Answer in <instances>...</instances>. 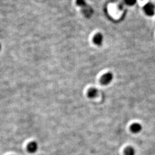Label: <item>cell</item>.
Masks as SVG:
<instances>
[{"label":"cell","instance_id":"1","mask_svg":"<svg viewBox=\"0 0 155 155\" xmlns=\"http://www.w3.org/2000/svg\"><path fill=\"white\" fill-rule=\"evenodd\" d=\"M113 74L111 72H108L103 75V76L100 79V83L102 85L107 86L109 85L113 80Z\"/></svg>","mask_w":155,"mask_h":155},{"label":"cell","instance_id":"2","mask_svg":"<svg viewBox=\"0 0 155 155\" xmlns=\"http://www.w3.org/2000/svg\"><path fill=\"white\" fill-rule=\"evenodd\" d=\"M144 11L147 16H152L155 14V5L151 2L147 3L144 5Z\"/></svg>","mask_w":155,"mask_h":155},{"label":"cell","instance_id":"3","mask_svg":"<svg viewBox=\"0 0 155 155\" xmlns=\"http://www.w3.org/2000/svg\"><path fill=\"white\" fill-rule=\"evenodd\" d=\"M82 13H83L84 16L88 18L90 17L94 13L93 8L90 5H89L88 4L84 8H82Z\"/></svg>","mask_w":155,"mask_h":155},{"label":"cell","instance_id":"4","mask_svg":"<svg viewBox=\"0 0 155 155\" xmlns=\"http://www.w3.org/2000/svg\"><path fill=\"white\" fill-rule=\"evenodd\" d=\"M38 144L36 141H32L28 145L27 150L30 154H34L38 150Z\"/></svg>","mask_w":155,"mask_h":155},{"label":"cell","instance_id":"5","mask_svg":"<svg viewBox=\"0 0 155 155\" xmlns=\"http://www.w3.org/2000/svg\"><path fill=\"white\" fill-rule=\"evenodd\" d=\"M103 42V36L100 33H97L93 37V42L98 46L101 45Z\"/></svg>","mask_w":155,"mask_h":155},{"label":"cell","instance_id":"6","mask_svg":"<svg viewBox=\"0 0 155 155\" xmlns=\"http://www.w3.org/2000/svg\"><path fill=\"white\" fill-rule=\"evenodd\" d=\"M143 127L141 124L138 123H134L131 125L130 129L131 131L133 133H140L142 131Z\"/></svg>","mask_w":155,"mask_h":155},{"label":"cell","instance_id":"7","mask_svg":"<svg viewBox=\"0 0 155 155\" xmlns=\"http://www.w3.org/2000/svg\"><path fill=\"white\" fill-rule=\"evenodd\" d=\"M98 94V91L96 88H91L89 89L88 93V95L90 98L94 99L97 97Z\"/></svg>","mask_w":155,"mask_h":155},{"label":"cell","instance_id":"8","mask_svg":"<svg viewBox=\"0 0 155 155\" xmlns=\"http://www.w3.org/2000/svg\"><path fill=\"white\" fill-rule=\"evenodd\" d=\"M124 155H136V151L132 146H128L125 148L124 151Z\"/></svg>","mask_w":155,"mask_h":155},{"label":"cell","instance_id":"9","mask_svg":"<svg viewBox=\"0 0 155 155\" xmlns=\"http://www.w3.org/2000/svg\"><path fill=\"white\" fill-rule=\"evenodd\" d=\"M76 4L78 6L80 7L81 8H84L85 6H86L88 5L86 0H77Z\"/></svg>","mask_w":155,"mask_h":155},{"label":"cell","instance_id":"10","mask_svg":"<svg viewBox=\"0 0 155 155\" xmlns=\"http://www.w3.org/2000/svg\"><path fill=\"white\" fill-rule=\"evenodd\" d=\"M125 4L129 6H133L137 2V0H123Z\"/></svg>","mask_w":155,"mask_h":155},{"label":"cell","instance_id":"11","mask_svg":"<svg viewBox=\"0 0 155 155\" xmlns=\"http://www.w3.org/2000/svg\"><path fill=\"white\" fill-rule=\"evenodd\" d=\"M124 5H125V3H124V2H123V1H122V2H120V3L119 4V5H118V6H119V8H120L121 9H122L123 8Z\"/></svg>","mask_w":155,"mask_h":155},{"label":"cell","instance_id":"12","mask_svg":"<svg viewBox=\"0 0 155 155\" xmlns=\"http://www.w3.org/2000/svg\"><path fill=\"white\" fill-rule=\"evenodd\" d=\"M1 50V44H0V50Z\"/></svg>","mask_w":155,"mask_h":155}]
</instances>
